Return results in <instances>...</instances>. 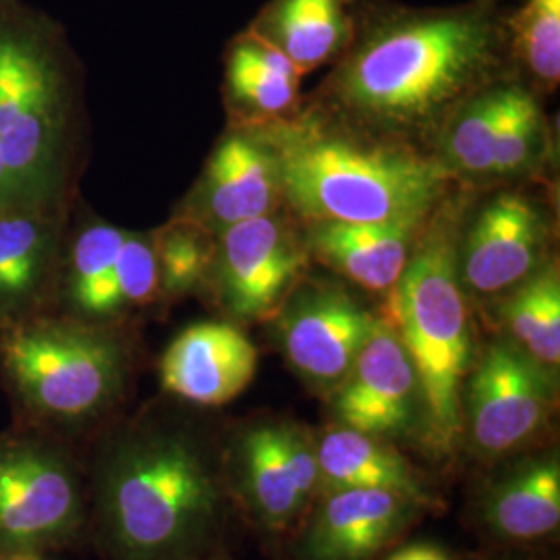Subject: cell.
Here are the masks:
<instances>
[{"label":"cell","instance_id":"obj_1","mask_svg":"<svg viewBox=\"0 0 560 560\" xmlns=\"http://www.w3.org/2000/svg\"><path fill=\"white\" fill-rule=\"evenodd\" d=\"M88 532L104 560H201L231 511L221 451L164 407L108 423L85 460Z\"/></svg>","mask_w":560,"mask_h":560},{"label":"cell","instance_id":"obj_2","mask_svg":"<svg viewBox=\"0 0 560 560\" xmlns=\"http://www.w3.org/2000/svg\"><path fill=\"white\" fill-rule=\"evenodd\" d=\"M0 156L20 208L71 210L80 200V62L59 23L23 0H0Z\"/></svg>","mask_w":560,"mask_h":560},{"label":"cell","instance_id":"obj_3","mask_svg":"<svg viewBox=\"0 0 560 560\" xmlns=\"http://www.w3.org/2000/svg\"><path fill=\"white\" fill-rule=\"evenodd\" d=\"M497 42L492 21L481 13L390 21L340 67L335 96L365 122L388 131H418L488 80Z\"/></svg>","mask_w":560,"mask_h":560},{"label":"cell","instance_id":"obj_4","mask_svg":"<svg viewBox=\"0 0 560 560\" xmlns=\"http://www.w3.org/2000/svg\"><path fill=\"white\" fill-rule=\"evenodd\" d=\"M133 342L119 324L46 312L0 328V384L15 423L80 441L113 421L133 376Z\"/></svg>","mask_w":560,"mask_h":560},{"label":"cell","instance_id":"obj_5","mask_svg":"<svg viewBox=\"0 0 560 560\" xmlns=\"http://www.w3.org/2000/svg\"><path fill=\"white\" fill-rule=\"evenodd\" d=\"M264 141L279 164L282 196L307 221L423 224L448 191L442 162L339 136L320 122H284Z\"/></svg>","mask_w":560,"mask_h":560},{"label":"cell","instance_id":"obj_6","mask_svg":"<svg viewBox=\"0 0 560 560\" xmlns=\"http://www.w3.org/2000/svg\"><path fill=\"white\" fill-rule=\"evenodd\" d=\"M451 219L432 222L413 247L382 318L405 345L420 381L421 446L436 459L460 444V395L474 365V330L459 280Z\"/></svg>","mask_w":560,"mask_h":560},{"label":"cell","instance_id":"obj_7","mask_svg":"<svg viewBox=\"0 0 560 560\" xmlns=\"http://www.w3.org/2000/svg\"><path fill=\"white\" fill-rule=\"evenodd\" d=\"M88 513V471L75 442L20 423L0 432V559L78 544Z\"/></svg>","mask_w":560,"mask_h":560},{"label":"cell","instance_id":"obj_8","mask_svg":"<svg viewBox=\"0 0 560 560\" xmlns=\"http://www.w3.org/2000/svg\"><path fill=\"white\" fill-rule=\"evenodd\" d=\"M231 501L270 536L293 534L320 492L318 434L300 421H249L221 448Z\"/></svg>","mask_w":560,"mask_h":560},{"label":"cell","instance_id":"obj_9","mask_svg":"<svg viewBox=\"0 0 560 560\" xmlns=\"http://www.w3.org/2000/svg\"><path fill=\"white\" fill-rule=\"evenodd\" d=\"M557 409L552 370L509 339L490 342L460 395V444L480 460L534 451Z\"/></svg>","mask_w":560,"mask_h":560},{"label":"cell","instance_id":"obj_10","mask_svg":"<svg viewBox=\"0 0 560 560\" xmlns=\"http://www.w3.org/2000/svg\"><path fill=\"white\" fill-rule=\"evenodd\" d=\"M335 423L400 441L421 434L420 381L397 330L378 316L347 378L328 395Z\"/></svg>","mask_w":560,"mask_h":560},{"label":"cell","instance_id":"obj_11","mask_svg":"<svg viewBox=\"0 0 560 560\" xmlns=\"http://www.w3.org/2000/svg\"><path fill=\"white\" fill-rule=\"evenodd\" d=\"M279 340L293 372L330 395L347 378L378 316L340 287H314L284 301Z\"/></svg>","mask_w":560,"mask_h":560},{"label":"cell","instance_id":"obj_12","mask_svg":"<svg viewBox=\"0 0 560 560\" xmlns=\"http://www.w3.org/2000/svg\"><path fill=\"white\" fill-rule=\"evenodd\" d=\"M305 260L293 231L270 214L224 229L210 275L231 316L268 320L295 291Z\"/></svg>","mask_w":560,"mask_h":560},{"label":"cell","instance_id":"obj_13","mask_svg":"<svg viewBox=\"0 0 560 560\" xmlns=\"http://www.w3.org/2000/svg\"><path fill=\"white\" fill-rule=\"evenodd\" d=\"M425 504L388 490H320L293 532V560H374L420 520Z\"/></svg>","mask_w":560,"mask_h":560},{"label":"cell","instance_id":"obj_14","mask_svg":"<svg viewBox=\"0 0 560 560\" xmlns=\"http://www.w3.org/2000/svg\"><path fill=\"white\" fill-rule=\"evenodd\" d=\"M73 208L0 210V328L55 310Z\"/></svg>","mask_w":560,"mask_h":560},{"label":"cell","instance_id":"obj_15","mask_svg":"<svg viewBox=\"0 0 560 560\" xmlns=\"http://www.w3.org/2000/svg\"><path fill=\"white\" fill-rule=\"evenodd\" d=\"M282 198L279 164L264 138L231 133L217 145L198 187L175 217L224 231L240 222L270 217Z\"/></svg>","mask_w":560,"mask_h":560},{"label":"cell","instance_id":"obj_16","mask_svg":"<svg viewBox=\"0 0 560 560\" xmlns=\"http://www.w3.org/2000/svg\"><path fill=\"white\" fill-rule=\"evenodd\" d=\"M258 349L226 322H198L180 330L162 353V393L194 407H221L254 382Z\"/></svg>","mask_w":560,"mask_h":560},{"label":"cell","instance_id":"obj_17","mask_svg":"<svg viewBox=\"0 0 560 560\" xmlns=\"http://www.w3.org/2000/svg\"><path fill=\"white\" fill-rule=\"evenodd\" d=\"M546 240L534 201L520 194L499 196L481 210L457 261L463 291L476 298L511 293L538 270Z\"/></svg>","mask_w":560,"mask_h":560},{"label":"cell","instance_id":"obj_18","mask_svg":"<svg viewBox=\"0 0 560 560\" xmlns=\"http://www.w3.org/2000/svg\"><path fill=\"white\" fill-rule=\"evenodd\" d=\"M486 529L509 544L550 538L560 525V457L557 451L520 455L488 483L480 501Z\"/></svg>","mask_w":560,"mask_h":560},{"label":"cell","instance_id":"obj_19","mask_svg":"<svg viewBox=\"0 0 560 560\" xmlns=\"http://www.w3.org/2000/svg\"><path fill=\"white\" fill-rule=\"evenodd\" d=\"M127 231L98 219H85L78 200L60 258L55 310L78 320L119 324L113 301V277Z\"/></svg>","mask_w":560,"mask_h":560},{"label":"cell","instance_id":"obj_20","mask_svg":"<svg viewBox=\"0 0 560 560\" xmlns=\"http://www.w3.org/2000/svg\"><path fill=\"white\" fill-rule=\"evenodd\" d=\"M421 224L314 222L310 247L318 260L368 291L388 293L411 258Z\"/></svg>","mask_w":560,"mask_h":560},{"label":"cell","instance_id":"obj_21","mask_svg":"<svg viewBox=\"0 0 560 560\" xmlns=\"http://www.w3.org/2000/svg\"><path fill=\"white\" fill-rule=\"evenodd\" d=\"M318 467L320 490H388L416 499L428 509L436 506L418 469L395 442L332 423L326 432L318 434Z\"/></svg>","mask_w":560,"mask_h":560},{"label":"cell","instance_id":"obj_22","mask_svg":"<svg viewBox=\"0 0 560 560\" xmlns=\"http://www.w3.org/2000/svg\"><path fill=\"white\" fill-rule=\"evenodd\" d=\"M301 73L258 30L235 42L229 57V92L260 117H279L298 102Z\"/></svg>","mask_w":560,"mask_h":560},{"label":"cell","instance_id":"obj_23","mask_svg":"<svg viewBox=\"0 0 560 560\" xmlns=\"http://www.w3.org/2000/svg\"><path fill=\"white\" fill-rule=\"evenodd\" d=\"M502 328L506 339L517 345L544 368L560 361V279L557 264H546L515 287L502 301Z\"/></svg>","mask_w":560,"mask_h":560},{"label":"cell","instance_id":"obj_24","mask_svg":"<svg viewBox=\"0 0 560 560\" xmlns=\"http://www.w3.org/2000/svg\"><path fill=\"white\" fill-rule=\"evenodd\" d=\"M272 42L301 75L330 59L347 38V0H279L270 11Z\"/></svg>","mask_w":560,"mask_h":560},{"label":"cell","instance_id":"obj_25","mask_svg":"<svg viewBox=\"0 0 560 560\" xmlns=\"http://www.w3.org/2000/svg\"><path fill=\"white\" fill-rule=\"evenodd\" d=\"M154 247L161 279L159 301H177L198 291L212 272L217 243L212 231L198 222L173 217V221L154 231Z\"/></svg>","mask_w":560,"mask_h":560},{"label":"cell","instance_id":"obj_26","mask_svg":"<svg viewBox=\"0 0 560 560\" xmlns=\"http://www.w3.org/2000/svg\"><path fill=\"white\" fill-rule=\"evenodd\" d=\"M501 108L502 88L481 94L460 108L444 140V166L448 171L492 177Z\"/></svg>","mask_w":560,"mask_h":560},{"label":"cell","instance_id":"obj_27","mask_svg":"<svg viewBox=\"0 0 560 560\" xmlns=\"http://www.w3.org/2000/svg\"><path fill=\"white\" fill-rule=\"evenodd\" d=\"M544 117L540 106L521 88H502L501 120L494 143L492 177L525 173L540 154Z\"/></svg>","mask_w":560,"mask_h":560},{"label":"cell","instance_id":"obj_28","mask_svg":"<svg viewBox=\"0 0 560 560\" xmlns=\"http://www.w3.org/2000/svg\"><path fill=\"white\" fill-rule=\"evenodd\" d=\"M161 298L159 261L154 247V233H129L122 241L115 277L113 301L120 320L133 312L156 303Z\"/></svg>","mask_w":560,"mask_h":560},{"label":"cell","instance_id":"obj_29","mask_svg":"<svg viewBox=\"0 0 560 560\" xmlns=\"http://www.w3.org/2000/svg\"><path fill=\"white\" fill-rule=\"evenodd\" d=\"M515 34L529 71L555 88L560 78V0H529L515 20Z\"/></svg>","mask_w":560,"mask_h":560},{"label":"cell","instance_id":"obj_30","mask_svg":"<svg viewBox=\"0 0 560 560\" xmlns=\"http://www.w3.org/2000/svg\"><path fill=\"white\" fill-rule=\"evenodd\" d=\"M386 560H453L434 544H411L397 550Z\"/></svg>","mask_w":560,"mask_h":560},{"label":"cell","instance_id":"obj_31","mask_svg":"<svg viewBox=\"0 0 560 560\" xmlns=\"http://www.w3.org/2000/svg\"><path fill=\"white\" fill-rule=\"evenodd\" d=\"M0 560H48V555H38V552H21V555H9Z\"/></svg>","mask_w":560,"mask_h":560},{"label":"cell","instance_id":"obj_32","mask_svg":"<svg viewBox=\"0 0 560 560\" xmlns=\"http://www.w3.org/2000/svg\"><path fill=\"white\" fill-rule=\"evenodd\" d=\"M201 560H233L224 550H221V548H217L214 552H210L208 557H203Z\"/></svg>","mask_w":560,"mask_h":560},{"label":"cell","instance_id":"obj_33","mask_svg":"<svg viewBox=\"0 0 560 560\" xmlns=\"http://www.w3.org/2000/svg\"><path fill=\"white\" fill-rule=\"evenodd\" d=\"M501 560H523V559H501Z\"/></svg>","mask_w":560,"mask_h":560}]
</instances>
